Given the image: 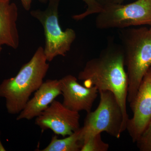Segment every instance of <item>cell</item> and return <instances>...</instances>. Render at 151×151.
Here are the masks:
<instances>
[{"mask_svg": "<svg viewBox=\"0 0 151 151\" xmlns=\"http://www.w3.org/2000/svg\"><path fill=\"white\" fill-rule=\"evenodd\" d=\"M99 92L100 101L98 107L95 111L87 113L84 126L80 128L83 143L104 132L119 139L125 131L122 109L114 94L109 91Z\"/></svg>", "mask_w": 151, "mask_h": 151, "instance_id": "cell-4", "label": "cell"}, {"mask_svg": "<svg viewBox=\"0 0 151 151\" xmlns=\"http://www.w3.org/2000/svg\"><path fill=\"white\" fill-rule=\"evenodd\" d=\"M80 128L63 139H59L57 136H53L48 145L41 151H81L83 143Z\"/></svg>", "mask_w": 151, "mask_h": 151, "instance_id": "cell-12", "label": "cell"}, {"mask_svg": "<svg viewBox=\"0 0 151 151\" xmlns=\"http://www.w3.org/2000/svg\"><path fill=\"white\" fill-rule=\"evenodd\" d=\"M44 48L37 49L29 61L13 77L3 80L0 84V97L6 100L7 111L12 115L19 114L29 97L43 82L49 68Z\"/></svg>", "mask_w": 151, "mask_h": 151, "instance_id": "cell-2", "label": "cell"}, {"mask_svg": "<svg viewBox=\"0 0 151 151\" xmlns=\"http://www.w3.org/2000/svg\"><path fill=\"white\" fill-rule=\"evenodd\" d=\"M87 6L85 12L78 14L74 15L72 17L73 19L76 21L81 20L94 14H99L103 10V7L94 0H82Z\"/></svg>", "mask_w": 151, "mask_h": 151, "instance_id": "cell-14", "label": "cell"}, {"mask_svg": "<svg viewBox=\"0 0 151 151\" xmlns=\"http://www.w3.org/2000/svg\"><path fill=\"white\" fill-rule=\"evenodd\" d=\"M2 50V46L0 45V58H1V53Z\"/></svg>", "mask_w": 151, "mask_h": 151, "instance_id": "cell-20", "label": "cell"}, {"mask_svg": "<svg viewBox=\"0 0 151 151\" xmlns=\"http://www.w3.org/2000/svg\"><path fill=\"white\" fill-rule=\"evenodd\" d=\"M21 2L22 5L26 10L28 11L31 7L32 0H20Z\"/></svg>", "mask_w": 151, "mask_h": 151, "instance_id": "cell-17", "label": "cell"}, {"mask_svg": "<svg viewBox=\"0 0 151 151\" xmlns=\"http://www.w3.org/2000/svg\"><path fill=\"white\" fill-rule=\"evenodd\" d=\"M109 148V144L102 140L100 133L85 140L81 151H107Z\"/></svg>", "mask_w": 151, "mask_h": 151, "instance_id": "cell-13", "label": "cell"}, {"mask_svg": "<svg viewBox=\"0 0 151 151\" xmlns=\"http://www.w3.org/2000/svg\"><path fill=\"white\" fill-rule=\"evenodd\" d=\"M42 3H46L47 2H48L49 0H39Z\"/></svg>", "mask_w": 151, "mask_h": 151, "instance_id": "cell-19", "label": "cell"}, {"mask_svg": "<svg viewBox=\"0 0 151 151\" xmlns=\"http://www.w3.org/2000/svg\"><path fill=\"white\" fill-rule=\"evenodd\" d=\"M120 31L129 83L127 101L131 103L151 67V32L145 27L127 28Z\"/></svg>", "mask_w": 151, "mask_h": 151, "instance_id": "cell-3", "label": "cell"}, {"mask_svg": "<svg viewBox=\"0 0 151 151\" xmlns=\"http://www.w3.org/2000/svg\"><path fill=\"white\" fill-rule=\"evenodd\" d=\"M103 8L107 6L117 4H122L125 0H94Z\"/></svg>", "mask_w": 151, "mask_h": 151, "instance_id": "cell-16", "label": "cell"}, {"mask_svg": "<svg viewBox=\"0 0 151 151\" xmlns=\"http://www.w3.org/2000/svg\"><path fill=\"white\" fill-rule=\"evenodd\" d=\"M18 10L15 3L0 0V45L17 49L19 45L17 22Z\"/></svg>", "mask_w": 151, "mask_h": 151, "instance_id": "cell-11", "label": "cell"}, {"mask_svg": "<svg viewBox=\"0 0 151 151\" xmlns=\"http://www.w3.org/2000/svg\"><path fill=\"white\" fill-rule=\"evenodd\" d=\"M0 135H1V132H0ZM6 151V149L4 147V146L2 144L1 142V139H0V151Z\"/></svg>", "mask_w": 151, "mask_h": 151, "instance_id": "cell-18", "label": "cell"}, {"mask_svg": "<svg viewBox=\"0 0 151 151\" xmlns=\"http://www.w3.org/2000/svg\"><path fill=\"white\" fill-rule=\"evenodd\" d=\"M150 32H151V28L150 29Z\"/></svg>", "mask_w": 151, "mask_h": 151, "instance_id": "cell-22", "label": "cell"}, {"mask_svg": "<svg viewBox=\"0 0 151 151\" xmlns=\"http://www.w3.org/2000/svg\"><path fill=\"white\" fill-rule=\"evenodd\" d=\"M1 1H11L12 0H1Z\"/></svg>", "mask_w": 151, "mask_h": 151, "instance_id": "cell-21", "label": "cell"}, {"mask_svg": "<svg viewBox=\"0 0 151 151\" xmlns=\"http://www.w3.org/2000/svg\"><path fill=\"white\" fill-rule=\"evenodd\" d=\"M130 106L133 115L127 122L126 129L133 142L136 143L151 121V67L143 77Z\"/></svg>", "mask_w": 151, "mask_h": 151, "instance_id": "cell-7", "label": "cell"}, {"mask_svg": "<svg viewBox=\"0 0 151 151\" xmlns=\"http://www.w3.org/2000/svg\"><path fill=\"white\" fill-rule=\"evenodd\" d=\"M59 81L63 97L62 103L65 107L75 112L91 111L99 92L95 86H82L72 75H66Z\"/></svg>", "mask_w": 151, "mask_h": 151, "instance_id": "cell-9", "label": "cell"}, {"mask_svg": "<svg viewBox=\"0 0 151 151\" xmlns=\"http://www.w3.org/2000/svg\"><path fill=\"white\" fill-rule=\"evenodd\" d=\"M80 117L79 112L69 110L55 100L36 118L35 124L42 130L50 129L65 137L80 129Z\"/></svg>", "mask_w": 151, "mask_h": 151, "instance_id": "cell-8", "label": "cell"}, {"mask_svg": "<svg viewBox=\"0 0 151 151\" xmlns=\"http://www.w3.org/2000/svg\"><path fill=\"white\" fill-rule=\"evenodd\" d=\"M60 0H49L44 10H34L30 14L41 24L45 37V55L48 62L56 56H64L70 50L76 38L74 30L66 29L63 31L58 20V6Z\"/></svg>", "mask_w": 151, "mask_h": 151, "instance_id": "cell-5", "label": "cell"}, {"mask_svg": "<svg viewBox=\"0 0 151 151\" xmlns=\"http://www.w3.org/2000/svg\"><path fill=\"white\" fill-rule=\"evenodd\" d=\"M122 47L111 45L100 55L87 61L78 75L87 87L95 86L99 91H109L116 97L123 113L124 129L129 120L127 103L128 78Z\"/></svg>", "mask_w": 151, "mask_h": 151, "instance_id": "cell-1", "label": "cell"}, {"mask_svg": "<svg viewBox=\"0 0 151 151\" xmlns=\"http://www.w3.org/2000/svg\"><path fill=\"white\" fill-rule=\"evenodd\" d=\"M61 94L59 80L48 79L43 81L35 91L32 98L29 100L24 108L19 113L17 120H30L36 118Z\"/></svg>", "mask_w": 151, "mask_h": 151, "instance_id": "cell-10", "label": "cell"}, {"mask_svg": "<svg viewBox=\"0 0 151 151\" xmlns=\"http://www.w3.org/2000/svg\"><path fill=\"white\" fill-rule=\"evenodd\" d=\"M136 143L140 151H151V121Z\"/></svg>", "mask_w": 151, "mask_h": 151, "instance_id": "cell-15", "label": "cell"}, {"mask_svg": "<svg viewBox=\"0 0 151 151\" xmlns=\"http://www.w3.org/2000/svg\"><path fill=\"white\" fill-rule=\"evenodd\" d=\"M143 25L151 26V0L107 6L97 14L95 19V25L100 29H122Z\"/></svg>", "mask_w": 151, "mask_h": 151, "instance_id": "cell-6", "label": "cell"}]
</instances>
